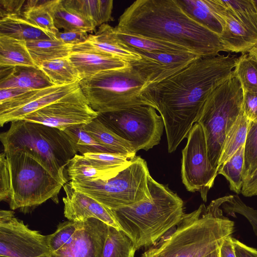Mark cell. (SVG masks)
I'll return each instance as SVG.
<instances>
[{"label": "cell", "instance_id": "14", "mask_svg": "<svg viewBox=\"0 0 257 257\" xmlns=\"http://www.w3.org/2000/svg\"><path fill=\"white\" fill-rule=\"evenodd\" d=\"M132 50L139 54L141 58L130 64L145 80L147 87L169 78L200 58L191 52L154 53Z\"/></svg>", "mask_w": 257, "mask_h": 257}, {"label": "cell", "instance_id": "52", "mask_svg": "<svg viewBox=\"0 0 257 257\" xmlns=\"http://www.w3.org/2000/svg\"><path fill=\"white\" fill-rule=\"evenodd\" d=\"M254 2H255V4H256V5H257V1H254Z\"/></svg>", "mask_w": 257, "mask_h": 257}, {"label": "cell", "instance_id": "9", "mask_svg": "<svg viewBox=\"0 0 257 257\" xmlns=\"http://www.w3.org/2000/svg\"><path fill=\"white\" fill-rule=\"evenodd\" d=\"M150 175L145 160L136 156L129 165L110 179L69 182L75 189L104 206L115 209L150 197Z\"/></svg>", "mask_w": 257, "mask_h": 257}, {"label": "cell", "instance_id": "1", "mask_svg": "<svg viewBox=\"0 0 257 257\" xmlns=\"http://www.w3.org/2000/svg\"><path fill=\"white\" fill-rule=\"evenodd\" d=\"M237 59L232 55L219 54L200 57L145 89L144 95L163 118L169 153L174 152L187 137L211 92L234 74Z\"/></svg>", "mask_w": 257, "mask_h": 257}, {"label": "cell", "instance_id": "26", "mask_svg": "<svg viewBox=\"0 0 257 257\" xmlns=\"http://www.w3.org/2000/svg\"><path fill=\"white\" fill-rule=\"evenodd\" d=\"M0 35L26 42L55 37L29 23L22 17H10L0 19Z\"/></svg>", "mask_w": 257, "mask_h": 257}, {"label": "cell", "instance_id": "38", "mask_svg": "<svg viewBox=\"0 0 257 257\" xmlns=\"http://www.w3.org/2000/svg\"><path fill=\"white\" fill-rule=\"evenodd\" d=\"M226 9L242 24L257 35V5L252 0H222Z\"/></svg>", "mask_w": 257, "mask_h": 257}, {"label": "cell", "instance_id": "8", "mask_svg": "<svg viewBox=\"0 0 257 257\" xmlns=\"http://www.w3.org/2000/svg\"><path fill=\"white\" fill-rule=\"evenodd\" d=\"M243 99L241 84L233 74L209 95L196 120L204 129L208 157L216 170L227 134L242 111Z\"/></svg>", "mask_w": 257, "mask_h": 257}, {"label": "cell", "instance_id": "29", "mask_svg": "<svg viewBox=\"0 0 257 257\" xmlns=\"http://www.w3.org/2000/svg\"><path fill=\"white\" fill-rule=\"evenodd\" d=\"M26 45L38 68L45 62L68 57L73 46L56 38L27 42Z\"/></svg>", "mask_w": 257, "mask_h": 257}, {"label": "cell", "instance_id": "44", "mask_svg": "<svg viewBox=\"0 0 257 257\" xmlns=\"http://www.w3.org/2000/svg\"><path fill=\"white\" fill-rule=\"evenodd\" d=\"M89 34L88 32L79 31H59L55 38L66 44L76 45L88 41Z\"/></svg>", "mask_w": 257, "mask_h": 257}, {"label": "cell", "instance_id": "21", "mask_svg": "<svg viewBox=\"0 0 257 257\" xmlns=\"http://www.w3.org/2000/svg\"><path fill=\"white\" fill-rule=\"evenodd\" d=\"M132 159L126 165L114 169L104 170L99 168L83 155L77 154L69 162L66 168V173L70 181L107 180L115 177L129 165Z\"/></svg>", "mask_w": 257, "mask_h": 257}, {"label": "cell", "instance_id": "4", "mask_svg": "<svg viewBox=\"0 0 257 257\" xmlns=\"http://www.w3.org/2000/svg\"><path fill=\"white\" fill-rule=\"evenodd\" d=\"M150 196L139 202L111 209L120 230L137 249L152 246L184 217L183 201L167 186L150 175Z\"/></svg>", "mask_w": 257, "mask_h": 257}, {"label": "cell", "instance_id": "27", "mask_svg": "<svg viewBox=\"0 0 257 257\" xmlns=\"http://www.w3.org/2000/svg\"><path fill=\"white\" fill-rule=\"evenodd\" d=\"M50 10L57 29L93 32L96 27L89 20L66 6L62 0H52Z\"/></svg>", "mask_w": 257, "mask_h": 257}, {"label": "cell", "instance_id": "36", "mask_svg": "<svg viewBox=\"0 0 257 257\" xmlns=\"http://www.w3.org/2000/svg\"><path fill=\"white\" fill-rule=\"evenodd\" d=\"M74 146L77 153L83 155L86 153H111L86 132L83 124L68 127L64 131Z\"/></svg>", "mask_w": 257, "mask_h": 257}, {"label": "cell", "instance_id": "7", "mask_svg": "<svg viewBox=\"0 0 257 257\" xmlns=\"http://www.w3.org/2000/svg\"><path fill=\"white\" fill-rule=\"evenodd\" d=\"M4 152L10 175L11 209L28 212L50 199L58 203V194L64 185L38 160L23 151Z\"/></svg>", "mask_w": 257, "mask_h": 257}, {"label": "cell", "instance_id": "15", "mask_svg": "<svg viewBox=\"0 0 257 257\" xmlns=\"http://www.w3.org/2000/svg\"><path fill=\"white\" fill-rule=\"evenodd\" d=\"M79 82L64 86L54 85L27 91L9 102L0 104V124L22 119L37 111L75 91Z\"/></svg>", "mask_w": 257, "mask_h": 257}, {"label": "cell", "instance_id": "31", "mask_svg": "<svg viewBox=\"0 0 257 257\" xmlns=\"http://www.w3.org/2000/svg\"><path fill=\"white\" fill-rule=\"evenodd\" d=\"M54 85L64 86L79 82V74L69 56L43 63L39 67Z\"/></svg>", "mask_w": 257, "mask_h": 257}, {"label": "cell", "instance_id": "10", "mask_svg": "<svg viewBox=\"0 0 257 257\" xmlns=\"http://www.w3.org/2000/svg\"><path fill=\"white\" fill-rule=\"evenodd\" d=\"M97 117L109 130L127 141L136 153L158 145L164 127L162 116L149 105L99 113Z\"/></svg>", "mask_w": 257, "mask_h": 257}, {"label": "cell", "instance_id": "39", "mask_svg": "<svg viewBox=\"0 0 257 257\" xmlns=\"http://www.w3.org/2000/svg\"><path fill=\"white\" fill-rule=\"evenodd\" d=\"M257 168V118L249 121L244 145V162L242 172L244 180Z\"/></svg>", "mask_w": 257, "mask_h": 257}, {"label": "cell", "instance_id": "17", "mask_svg": "<svg viewBox=\"0 0 257 257\" xmlns=\"http://www.w3.org/2000/svg\"><path fill=\"white\" fill-rule=\"evenodd\" d=\"M206 1L222 25L220 37L224 51L243 53L257 45V35L231 14L222 0Z\"/></svg>", "mask_w": 257, "mask_h": 257}, {"label": "cell", "instance_id": "33", "mask_svg": "<svg viewBox=\"0 0 257 257\" xmlns=\"http://www.w3.org/2000/svg\"><path fill=\"white\" fill-rule=\"evenodd\" d=\"M249 120L242 111L228 131L218 164V169L245 145Z\"/></svg>", "mask_w": 257, "mask_h": 257}, {"label": "cell", "instance_id": "48", "mask_svg": "<svg viewBox=\"0 0 257 257\" xmlns=\"http://www.w3.org/2000/svg\"><path fill=\"white\" fill-rule=\"evenodd\" d=\"M27 91L16 88L0 89V104L10 101Z\"/></svg>", "mask_w": 257, "mask_h": 257}, {"label": "cell", "instance_id": "34", "mask_svg": "<svg viewBox=\"0 0 257 257\" xmlns=\"http://www.w3.org/2000/svg\"><path fill=\"white\" fill-rule=\"evenodd\" d=\"M137 250L132 239L123 231L108 226L102 257H135Z\"/></svg>", "mask_w": 257, "mask_h": 257}, {"label": "cell", "instance_id": "40", "mask_svg": "<svg viewBox=\"0 0 257 257\" xmlns=\"http://www.w3.org/2000/svg\"><path fill=\"white\" fill-rule=\"evenodd\" d=\"M80 222L67 221L60 223L56 231L47 235V241L51 253L57 251L72 239Z\"/></svg>", "mask_w": 257, "mask_h": 257}, {"label": "cell", "instance_id": "11", "mask_svg": "<svg viewBox=\"0 0 257 257\" xmlns=\"http://www.w3.org/2000/svg\"><path fill=\"white\" fill-rule=\"evenodd\" d=\"M182 153V182L188 191L199 192L206 202L218 173L210 162L205 134L200 123H195L189 131Z\"/></svg>", "mask_w": 257, "mask_h": 257}, {"label": "cell", "instance_id": "13", "mask_svg": "<svg viewBox=\"0 0 257 257\" xmlns=\"http://www.w3.org/2000/svg\"><path fill=\"white\" fill-rule=\"evenodd\" d=\"M98 115V112L91 107L79 87L22 119L64 131L72 126L89 123Z\"/></svg>", "mask_w": 257, "mask_h": 257}, {"label": "cell", "instance_id": "47", "mask_svg": "<svg viewBox=\"0 0 257 257\" xmlns=\"http://www.w3.org/2000/svg\"><path fill=\"white\" fill-rule=\"evenodd\" d=\"M232 242L236 257H257V249L233 237Z\"/></svg>", "mask_w": 257, "mask_h": 257}, {"label": "cell", "instance_id": "30", "mask_svg": "<svg viewBox=\"0 0 257 257\" xmlns=\"http://www.w3.org/2000/svg\"><path fill=\"white\" fill-rule=\"evenodd\" d=\"M51 1L29 0L25 4L21 17L33 26L55 37L59 31L55 26L50 10Z\"/></svg>", "mask_w": 257, "mask_h": 257}, {"label": "cell", "instance_id": "3", "mask_svg": "<svg viewBox=\"0 0 257 257\" xmlns=\"http://www.w3.org/2000/svg\"><path fill=\"white\" fill-rule=\"evenodd\" d=\"M229 195L213 200L206 207L185 214L175 231L142 257H204L219 248L231 236L234 223L225 217L221 209Z\"/></svg>", "mask_w": 257, "mask_h": 257}, {"label": "cell", "instance_id": "16", "mask_svg": "<svg viewBox=\"0 0 257 257\" xmlns=\"http://www.w3.org/2000/svg\"><path fill=\"white\" fill-rule=\"evenodd\" d=\"M108 225L96 218L81 221L72 240L51 257H102Z\"/></svg>", "mask_w": 257, "mask_h": 257}, {"label": "cell", "instance_id": "35", "mask_svg": "<svg viewBox=\"0 0 257 257\" xmlns=\"http://www.w3.org/2000/svg\"><path fill=\"white\" fill-rule=\"evenodd\" d=\"M244 162V145L218 170V174L228 181L230 189L236 194L241 193L243 184L242 172Z\"/></svg>", "mask_w": 257, "mask_h": 257}, {"label": "cell", "instance_id": "18", "mask_svg": "<svg viewBox=\"0 0 257 257\" xmlns=\"http://www.w3.org/2000/svg\"><path fill=\"white\" fill-rule=\"evenodd\" d=\"M63 187L66 194L63 198L64 214L68 220L80 222L93 218L120 230L111 209L75 189L69 182Z\"/></svg>", "mask_w": 257, "mask_h": 257}, {"label": "cell", "instance_id": "19", "mask_svg": "<svg viewBox=\"0 0 257 257\" xmlns=\"http://www.w3.org/2000/svg\"><path fill=\"white\" fill-rule=\"evenodd\" d=\"M69 58L81 80L103 71L130 65L129 62L100 50L87 41L73 46Z\"/></svg>", "mask_w": 257, "mask_h": 257}, {"label": "cell", "instance_id": "51", "mask_svg": "<svg viewBox=\"0 0 257 257\" xmlns=\"http://www.w3.org/2000/svg\"><path fill=\"white\" fill-rule=\"evenodd\" d=\"M247 53L257 60V45L248 51Z\"/></svg>", "mask_w": 257, "mask_h": 257}, {"label": "cell", "instance_id": "25", "mask_svg": "<svg viewBox=\"0 0 257 257\" xmlns=\"http://www.w3.org/2000/svg\"><path fill=\"white\" fill-rule=\"evenodd\" d=\"M0 66L38 68L26 45V42L0 35Z\"/></svg>", "mask_w": 257, "mask_h": 257}, {"label": "cell", "instance_id": "32", "mask_svg": "<svg viewBox=\"0 0 257 257\" xmlns=\"http://www.w3.org/2000/svg\"><path fill=\"white\" fill-rule=\"evenodd\" d=\"M182 10L196 22L219 36L223 26L207 4L206 0H176Z\"/></svg>", "mask_w": 257, "mask_h": 257}, {"label": "cell", "instance_id": "42", "mask_svg": "<svg viewBox=\"0 0 257 257\" xmlns=\"http://www.w3.org/2000/svg\"><path fill=\"white\" fill-rule=\"evenodd\" d=\"M10 175L8 161L4 152L0 155V200L9 202Z\"/></svg>", "mask_w": 257, "mask_h": 257}, {"label": "cell", "instance_id": "6", "mask_svg": "<svg viewBox=\"0 0 257 257\" xmlns=\"http://www.w3.org/2000/svg\"><path fill=\"white\" fill-rule=\"evenodd\" d=\"M79 85L91 107L98 113L137 105L155 108L143 94L146 82L130 64L83 79Z\"/></svg>", "mask_w": 257, "mask_h": 257}, {"label": "cell", "instance_id": "43", "mask_svg": "<svg viewBox=\"0 0 257 257\" xmlns=\"http://www.w3.org/2000/svg\"><path fill=\"white\" fill-rule=\"evenodd\" d=\"M25 0H0V19L21 17Z\"/></svg>", "mask_w": 257, "mask_h": 257}, {"label": "cell", "instance_id": "41", "mask_svg": "<svg viewBox=\"0 0 257 257\" xmlns=\"http://www.w3.org/2000/svg\"><path fill=\"white\" fill-rule=\"evenodd\" d=\"M83 155L99 168L104 170L126 165L132 159L124 156L109 153H86Z\"/></svg>", "mask_w": 257, "mask_h": 257}, {"label": "cell", "instance_id": "53", "mask_svg": "<svg viewBox=\"0 0 257 257\" xmlns=\"http://www.w3.org/2000/svg\"><path fill=\"white\" fill-rule=\"evenodd\" d=\"M0 257H8V256H0Z\"/></svg>", "mask_w": 257, "mask_h": 257}, {"label": "cell", "instance_id": "50", "mask_svg": "<svg viewBox=\"0 0 257 257\" xmlns=\"http://www.w3.org/2000/svg\"><path fill=\"white\" fill-rule=\"evenodd\" d=\"M219 247L211 252L204 257H220V249Z\"/></svg>", "mask_w": 257, "mask_h": 257}, {"label": "cell", "instance_id": "22", "mask_svg": "<svg viewBox=\"0 0 257 257\" xmlns=\"http://www.w3.org/2000/svg\"><path fill=\"white\" fill-rule=\"evenodd\" d=\"M84 129L111 153L129 159L136 157V152L132 145L109 130L98 118L83 124Z\"/></svg>", "mask_w": 257, "mask_h": 257}, {"label": "cell", "instance_id": "45", "mask_svg": "<svg viewBox=\"0 0 257 257\" xmlns=\"http://www.w3.org/2000/svg\"><path fill=\"white\" fill-rule=\"evenodd\" d=\"M242 109L249 121L257 118V93L243 92Z\"/></svg>", "mask_w": 257, "mask_h": 257}, {"label": "cell", "instance_id": "20", "mask_svg": "<svg viewBox=\"0 0 257 257\" xmlns=\"http://www.w3.org/2000/svg\"><path fill=\"white\" fill-rule=\"evenodd\" d=\"M0 77V89L31 91L54 86L38 68L1 67Z\"/></svg>", "mask_w": 257, "mask_h": 257}, {"label": "cell", "instance_id": "28", "mask_svg": "<svg viewBox=\"0 0 257 257\" xmlns=\"http://www.w3.org/2000/svg\"><path fill=\"white\" fill-rule=\"evenodd\" d=\"M113 34L121 45L131 50L154 53H193L184 47L172 43L119 32L114 28Z\"/></svg>", "mask_w": 257, "mask_h": 257}, {"label": "cell", "instance_id": "49", "mask_svg": "<svg viewBox=\"0 0 257 257\" xmlns=\"http://www.w3.org/2000/svg\"><path fill=\"white\" fill-rule=\"evenodd\" d=\"M219 249L220 257H236L232 236L224 240Z\"/></svg>", "mask_w": 257, "mask_h": 257}, {"label": "cell", "instance_id": "24", "mask_svg": "<svg viewBox=\"0 0 257 257\" xmlns=\"http://www.w3.org/2000/svg\"><path fill=\"white\" fill-rule=\"evenodd\" d=\"M69 8L91 21L96 27L113 20L112 0H62Z\"/></svg>", "mask_w": 257, "mask_h": 257}, {"label": "cell", "instance_id": "23", "mask_svg": "<svg viewBox=\"0 0 257 257\" xmlns=\"http://www.w3.org/2000/svg\"><path fill=\"white\" fill-rule=\"evenodd\" d=\"M113 30V27L104 24L94 34H89L87 41L100 50L129 63L140 59L139 54L121 45L116 40Z\"/></svg>", "mask_w": 257, "mask_h": 257}, {"label": "cell", "instance_id": "46", "mask_svg": "<svg viewBox=\"0 0 257 257\" xmlns=\"http://www.w3.org/2000/svg\"><path fill=\"white\" fill-rule=\"evenodd\" d=\"M240 193L245 197L257 196V168L249 178L244 180Z\"/></svg>", "mask_w": 257, "mask_h": 257}, {"label": "cell", "instance_id": "5", "mask_svg": "<svg viewBox=\"0 0 257 257\" xmlns=\"http://www.w3.org/2000/svg\"><path fill=\"white\" fill-rule=\"evenodd\" d=\"M4 152L23 151L38 160L64 185L65 171L77 152L67 135L58 128L21 119L10 122L0 135Z\"/></svg>", "mask_w": 257, "mask_h": 257}, {"label": "cell", "instance_id": "37", "mask_svg": "<svg viewBox=\"0 0 257 257\" xmlns=\"http://www.w3.org/2000/svg\"><path fill=\"white\" fill-rule=\"evenodd\" d=\"M234 74L239 79L243 92L257 93V60L248 53L238 57Z\"/></svg>", "mask_w": 257, "mask_h": 257}, {"label": "cell", "instance_id": "12", "mask_svg": "<svg viewBox=\"0 0 257 257\" xmlns=\"http://www.w3.org/2000/svg\"><path fill=\"white\" fill-rule=\"evenodd\" d=\"M47 235L29 228L14 212L0 211V256L51 257Z\"/></svg>", "mask_w": 257, "mask_h": 257}, {"label": "cell", "instance_id": "2", "mask_svg": "<svg viewBox=\"0 0 257 257\" xmlns=\"http://www.w3.org/2000/svg\"><path fill=\"white\" fill-rule=\"evenodd\" d=\"M115 30L184 47L200 57L224 51L220 36L190 18L176 0H137L121 15Z\"/></svg>", "mask_w": 257, "mask_h": 257}]
</instances>
